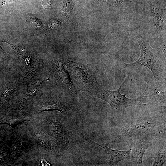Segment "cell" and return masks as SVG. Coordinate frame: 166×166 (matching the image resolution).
Returning a JSON list of instances; mask_svg holds the SVG:
<instances>
[{
  "label": "cell",
  "mask_w": 166,
  "mask_h": 166,
  "mask_svg": "<svg viewBox=\"0 0 166 166\" xmlns=\"http://www.w3.org/2000/svg\"><path fill=\"white\" fill-rule=\"evenodd\" d=\"M30 17L31 22L35 26L38 27H40L42 26V23L39 19L32 15H30Z\"/></svg>",
  "instance_id": "8fae6325"
},
{
  "label": "cell",
  "mask_w": 166,
  "mask_h": 166,
  "mask_svg": "<svg viewBox=\"0 0 166 166\" xmlns=\"http://www.w3.org/2000/svg\"><path fill=\"white\" fill-rule=\"evenodd\" d=\"M46 125L49 134L58 140L64 147L70 152L73 149L69 141V132L63 116L47 117Z\"/></svg>",
  "instance_id": "3957f363"
},
{
  "label": "cell",
  "mask_w": 166,
  "mask_h": 166,
  "mask_svg": "<svg viewBox=\"0 0 166 166\" xmlns=\"http://www.w3.org/2000/svg\"><path fill=\"white\" fill-rule=\"evenodd\" d=\"M66 65L73 77L78 83L86 87L91 85L93 91L98 84L95 77L91 78L87 70L79 64L68 61Z\"/></svg>",
  "instance_id": "277c9868"
},
{
  "label": "cell",
  "mask_w": 166,
  "mask_h": 166,
  "mask_svg": "<svg viewBox=\"0 0 166 166\" xmlns=\"http://www.w3.org/2000/svg\"><path fill=\"white\" fill-rule=\"evenodd\" d=\"M136 40L140 49V56L135 62L125 64L127 66L142 65L148 68L155 80H161L164 72V66L160 58L158 50L152 48L147 40L142 37L140 33L136 35Z\"/></svg>",
  "instance_id": "6da1fadb"
},
{
  "label": "cell",
  "mask_w": 166,
  "mask_h": 166,
  "mask_svg": "<svg viewBox=\"0 0 166 166\" xmlns=\"http://www.w3.org/2000/svg\"><path fill=\"white\" fill-rule=\"evenodd\" d=\"M86 138V140L103 148L106 153L110 156V158L108 162L110 165H116L119 162L123 160L130 159L131 151V147L126 151L112 149L108 147L107 144L98 143L92 141L87 137Z\"/></svg>",
  "instance_id": "8992f818"
},
{
  "label": "cell",
  "mask_w": 166,
  "mask_h": 166,
  "mask_svg": "<svg viewBox=\"0 0 166 166\" xmlns=\"http://www.w3.org/2000/svg\"><path fill=\"white\" fill-rule=\"evenodd\" d=\"M126 77L122 84L117 89L111 91L101 87L98 84L93 93L96 97L100 98L107 102L112 110L119 112L129 107L134 106H144L147 105L143 101L146 96L144 93L139 97L129 98L126 96V94H121L120 91L127 80Z\"/></svg>",
  "instance_id": "7a4b0ae2"
},
{
  "label": "cell",
  "mask_w": 166,
  "mask_h": 166,
  "mask_svg": "<svg viewBox=\"0 0 166 166\" xmlns=\"http://www.w3.org/2000/svg\"><path fill=\"white\" fill-rule=\"evenodd\" d=\"M51 0H43V5L45 8H50L51 6Z\"/></svg>",
  "instance_id": "7c38bea8"
},
{
  "label": "cell",
  "mask_w": 166,
  "mask_h": 166,
  "mask_svg": "<svg viewBox=\"0 0 166 166\" xmlns=\"http://www.w3.org/2000/svg\"><path fill=\"white\" fill-rule=\"evenodd\" d=\"M59 23L58 21L56 20H53L50 22L49 26L50 27L53 28L59 26Z\"/></svg>",
  "instance_id": "4fadbf2b"
},
{
  "label": "cell",
  "mask_w": 166,
  "mask_h": 166,
  "mask_svg": "<svg viewBox=\"0 0 166 166\" xmlns=\"http://www.w3.org/2000/svg\"><path fill=\"white\" fill-rule=\"evenodd\" d=\"M153 158L154 162L153 166L163 165L166 161L165 148L158 149L155 152Z\"/></svg>",
  "instance_id": "9c48e42d"
},
{
  "label": "cell",
  "mask_w": 166,
  "mask_h": 166,
  "mask_svg": "<svg viewBox=\"0 0 166 166\" xmlns=\"http://www.w3.org/2000/svg\"><path fill=\"white\" fill-rule=\"evenodd\" d=\"M150 23L152 30L160 34L164 30L165 17L164 14L156 5L152 4L149 7Z\"/></svg>",
  "instance_id": "5b68a950"
},
{
  "label": "cell",
  "mask_w": 166,
  "mask_h": 166,
  "mask_svg": "<svg viewBox=\"0 0 166 166\" xmlns=\"http://www.w3.org/2000/svg\"><path fill=\"white\" fill-rule=\"evenodd\" d=\"M116 2L118 4H121L123 2H125L127 0H115Z\"/></svg>",
  "instance_id": "5bb4252c"
},
{
  "label": "cell",
  "mask_w": 166,
  "mask_h": 166,
  "mask_svg": "<svg viewBox=\"0 0 166 166\" xmlns=\"http://www.w3.org/2000/svg\"><path fill=\"white\" fill-rule=\"evenodd\" d=\"M151 144L149 140L141 139L135 143L132 148L130 159L136 164L141 165L144 155L147 149Z\"/></svg>",
  "instance_id": "52a82bcc"
},
{
  "label": "cell",
  "mask_w": 166,
  "mask_h": 166,
  "mask_svg": "<svg viewBox=\"0 0 166 166\" xmlns=\"http://www.w3.org/2000/svg\"><path fill=\"white\" fill-rule=\"evenodd\" d=\"M58 73L63 82L71 89L73 88V85L70 75L64 65L63 61L59 60L58 64Z\"/></svg>",
  "instance_id": "ba28073f"
},
{
  "label": "cell",
  "mask_w": 166,
  "mask_h": 166,
  "mask_svg": "<svg viewBox=\"0 0 166 166\" xmlns=\"http://www.w3.org/2000/svg\"><path fill=\"white\" fill-rule=\"evenodd\" d=\"M61 10L64 15L68 16L71 12V6L69 0H63L61 5Z\"/></svg>",
  "instance_id": "30bf717a"
}]
</instances>
